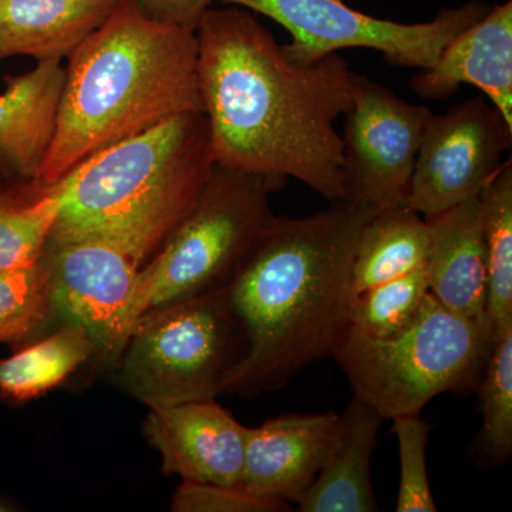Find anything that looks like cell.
Listing matches in <instances>:
<instances>
[{
    "mask_svg": "<svg viewBox=\"0 0 512 512\" xmlns=\"http://www.w3.org/2000/svg\"><path fill=\"white\" fill-rule=\"evenodd\" d=\"M195 35L215 164L261 175L274 188L293 177L330 202L345 201L335 123L352 107L348 62L338 53L293 62L239 6L208 9Z\"/></svg>",
    "mask_w": 512,
    "mask_h": 512,
    "instance_id": "6da1fadb",
    "label": "cell"
},
{
    "mask_svg": "<svg viewBox=\"0 0 512 512\" xmlns=\"http://www.w3.org/2000/svg\"><path fill=\"white\" fill-rule=\"evenodd\" d=\"M60 184L0 178V271L35 265L59 215Z\"/></svg>",
    "mask_w": 512,
    "mask_h": 512,
    "instance_id": "ffe728a7",
    "label": "cell"
},
{
    "mask_svg": "<svg viewBox=\"0 0 512 512\" xmlns=\"http://www.w3.org/2000/svg\"><path fill=\"white\" fill-rule=\"evenodd\" d=\"M93 355V342L86 330L67 322L53 335L0 359V396L12 403L37 399Z\"/></svg>",
    "mask_w": 512,
    "mask_h": 512,
    "instance_id": "44dd1931",
    "label": "cell"
},
{
    "mask_svg": "<svg viewBox=\"0 0 512 512\" xmlns=\"http://www.w3.org/2000/svg\"><path fill=\"white\" fill-rule=\"evenodd\" d=\"M426 220L430 249L424 271L431 295L458 315L488 319L487 261L478 197Z\"/></svg>",
    "mask_w": 512,
    "mask_h": 512,
    "instance_id": "2e32d148",
    "label": "cell"
},
{
    "mask_svg": "<svg viewBox=\"0 0 512 512\" xmlns=\"http://www.w3.org/2000/svg\"><path fill=\"white\" fill-rule=\"evenodd\" d=\"M119 0H0V62H62L99 29Z\"/></svg>",
    "mask_w": 512,
    "mask_h": 512,
    "instance_id": "ac0fdd59",
    "label": "cell"
},
{
    "mask_svg": "<svg viewBox=\"0 0 512 512\" xmlns=\"http://www.w3.org/2000/svg\"><path fill=\"white\" fill-rule=\"evenodd\" d=\"M430 228L407 205L380 208L366 222L352 266V295L424 268Z\"/></svg>",
    "mask_w": 512,
    "mask_h": 512,
    "instance_id": "d6986e66",
    "label": "cell"
},
{
    "mask_svg": "<svg viewBox=\"0 0 512 512\" xmlns=\"http://www.w3.org/2000/svg\"><path fill=\"white\" fill-rule=\"evenodd\" d=\"M424 268L353 296L348 329L367 339H386L402 332L419 315L429 295Z\"/></svg>",
    "mask_w": 512,
    "mask_h": 512,
    "instance_id": "cb8c5ba5",
    "label": "cell"
},
{
    "mask_svg": "<svg viewBox=\"0 0 512 512\" xmlns=\"http://www.w3.org/2000/svg\"><path fill=\"white\" fill-rule=\"evenodd\" d=\"M494 339L490 319L458 315L429 292L402 332L367 339L346 329L332 356L355 397L392 420L420 414L439 394L480 382Z\"/></svg>",
    "mask_w": 512,
    "mask_h": 512,
    "instance_id": "5b68a950",
    "label": "cell"
},
{
    "mask_svg": "<svg viewBox=\"0 0 512 512\" xmlns=\"http://www.w3.org/2000/svg\"><path fill=\"white\" fill-rule=\"evenodd\" d=\"M171 510L175 512H284L285 501L258 497L242 487L183 481L175 490Z\"/></svg>",
    "mask_w": 512,
    "mask_h": 512,
    "instance_id": "4316f807",
    "label": "cell"
},
{
    "mask_svg": "<svg viewBox=\"0 0 512 512\" xmlns=\"http://www.w3.org/2000/svg\"><path fill=\"white\" fill-rule=\"evenodd\" d=\"M43 259L56 312L86 330L94 355L120 359L134 329L131 302L143 265L96 238L49 239Z\"/></svg>",
    "mask_w": 512,
    "mask_h": 512,
    "instance_id": "8fae6325",
    "label": "cell"
},
{
    "mask_svg": "<svg viewBox=\"0 0 512 512\" xmlns=\"http://www.w3.org/2000/svg\"><path fill=\"white\" fill-rule=\"evenodd\" d=\"M272 190L261 175L215 164L183 220L138 272L134 328L151 309L227 285L274 217Z\"/></svg>",
    "mask_w": 512,
    "mask_h": 512,
    "instance_id": "8992f818",
    "label": "cell"
},
{
    "mask_svg": "<svg viewBox=\"0 0 512 512\" xmlns=\"http://www.w3.org/2000/svg\"><path fill=\"white\" fill-rule=\"evenodd\" d=\"M481 453L488 463L505 464L512 454V328L494 339L481 377Z\"/></svg>",
    "mask_w": 512,
    "mask_h": 512,
    "instance_id": "d4e9b609",
    "label": "cell"
},
{
    "mask_svg": "<svg viewBox=\"0 0 512 512\" xmlns=\"http://www.w3.org/2000/svg\"><path fill=\"white\" fill-rule=\"evenodd\" d=\"M66 77L62 62H37L35 69L6 76L0 93V178L39 180L55 137Z\"/></svg>",
    "mask_w": 512,
    "mask_h": 512,
    "instance_id": "9a60e30c",
    "label": "cell"
},
{
    "mask_svg": "<svg viewBox=\"0 0 512 512\" xmlns=\"http://www.w3.org/2000/svg\"><path fill=\"white\" fill-rule=\"evenodd\" d=\"M383 417L353 396L318 476L299 498L301 512L379 511L372 484V456Z\"/></svg>",
    "mask_w": 512,
    "mask_h": 512,
    "instance_id": "e0dca14e",
    "label": "cell"
},
{
    "mask_svg": "<svg viewBox=\"0 0 512 512\" xmlns=\"http://www.w3.org/2000/svg\"><path fill=\"white\" fill-rule=\"evenodd\" d=\"M144 434L160 453L165 474L241 487L247 427L215 399L150 409Z\"/></svg>",
    "mask_w": 512,
    "mask_h": 512,
    "instance_id": "7c38bea8",
    "label": "cell"
},
{
    "mask_svg": "<svg viewBox=\"0 0 512 512\" xmlns=\"http://www.w3.org/2000/svg\"><path fill=\"white\" fill-rule=\"evenodd\" d=\"M67 60L55 137L39 175L47 184L164 121L204 113L194 30L150 19L131 0H119Z\"/></svg>",
    "mask_w": 512,
    "mask_h": 512,
    "instance_id": "3957f363",
    "label": "cell"
},
{
    "mask_svg": "<svg viewBox=\"0 0 512 512\" xmlns=\"http://www.w3.org/2000/svg\"><path fill=\"white\" fill-rule=\"evenodd\" d=\"M238 349L224 285L144 313L120 357L121 386L150 409L215 399Z\"/></svg>",
    "mask_w": 512,
    "mask_h": 512,
    "instance_id": "52a82bcc",
    "label": "cell"
},
{
    "mask_svg": "<svg viewBox=\"0 0 512 512\" xmlns=\"http://www.w3.org/2000/svg\"><path fill=\"white\" fill-rule=\"evenodd\" d=\"M511 144L512 128L487 97L433 114L404 205L430 218L477 198L500 170Z\"/></svg>",
    "mask_w": 512,
    "mask_h": 512,
    "instance_id": "30bf717a",
    "label": "cell"
},
{
    "mask_svg": "<svg viewBox=\"0 0 512 512\" xmlns=\"http://www.w3.org/2000/svg\"><path fill=\"white\" fill-rule=\"evenodd\" d=\"M274 20L292 35L282 46L289 59L311 64L345 49H372L393 66L430 69L458 33L483 18L491 5L471 0L443 9L424 23L379 19L345 0H220Z\"/></svg>",
    "mask_w": 512,
    "mask_h": 512,
    "instance_id": "ba28073f",
    "label": "cell"
},
{
    "mask_svg": "<svg viewBox=\"0 0 512 512\" xmlns=\"http://www.w3.org/2000/svg\"><path fill=\"white\" fill-rule=\"evenodd\" d=\"M461 84L483 92L512 128V2L491 6L473 25L450 40L430 69L410 86L423 99L453 96Z\"/></svg>",
    "mask_w": 512,
    "mask_h": 512,
    "instance_id": "5bb4252c",
    "label": "cell"
},
{
    "mask_svg": "<svg viewBox=\"0 0 512 512\" xmlns=\"http://www.w3.org/2000/svg\"><path fill=\"white\" fill-rule=\"evenodd\" d=\"M501 165L478 195L487 261V315L498 338L512 328V167Z\"/></svg>",
    "mask_w": 512,
    "mask_h": 512,
    "instance_id": "7402d4cb",
    "label": "cell"
},
{
    "mask_svg": "<svg viewBox=\"0 0 512 512\" xmlns=\"http://www.w3.org/2000/svg\"><path fill=\"white\" fill-rule=\"evenodd\" d=\"M144 15L158 22L194 30L214 0H131Z\"/></svg>",
    "mask_w": 512,
    "mask_h": 512,
    "instance_id": "83f0119b",
    "label": "cell"
},
{
    "mask_svg": "<svg viewBox=\"0 0 512 512\" xmlns=\"http://www.w3.org/2000/svg\"><path fill=\"white\" fill-rule=\"evenodd\" d=\"M10 510H12V508H9L8 505H6L5 503H2V501H0V512L10 511Z\"/></svg>",
    "mask_w": 512,
    "mask_h": 512,
    "instance_id": "f1b7e54d",
    "label": "cell"
},
{
    "mask_svg": "<svg viewBox=\"0 0 512 512\" xmlns=\"http://www.w3.org/2000/svg\"><path fill=\"white\" fill-rule=\"evenodd\" d=\"M56 312L45 259L29 268L0 271V343L26 345Z\"/></svg>",
    "mask_w": 512,
    "mask_h": 512,
    "instance_id": "603a6c76",
    "label": "cell"
},
{
    "mask_svg": "<svg viewBox=\"0 0 512 512\" xmlns=\"http://www.w3.org/2000/svg\"><path fill=\"white\" fill-rule=\"evenodd\" d=\"M214 165L204 113L164 121L59 181L62 204L49 239H101L143 265L183 220Z\"/></svg>",
    "mask_w": 512,
    "mask_h": 512,
    "instance_id": "277c9868",
    "label": "cell"
},
{
    "mask_svg": "<svg viewBox=\"0 0 512 512\" xmlns=\"http://www.w3.org/2000/svg\"><path fill=\"white\" fill-rule=\"evenodd\" d=\"M340 414H285L247 427L241 487L258 497L298 503L335 443Z\"/></svg>",
    "mask_w": 512,
    "mask_h": 512,
    "instance_id": "4fadbf2b",
    "label": "cell"
},
{
    "mask_svg": "<svg viewBox=\"0 0 512 512\" xmlns=\"http://www.w3.org/2000/svg\"><path fill=\"white\" fill-rule=\"evenodd\" d=\"M376 211L338 201L311 217H272L225 285L239 349L220 394L271 392L332 356L349 326L357 242Z\"/></svg>",
    "mask_w": 512,
    "mask_h": 512,
    "instance_id": "7a4b0ae2",
    "label": "cell"
},
{
    "mask_svg": "<svg viewBox=\"0 0 512 512\" xmlns=\"http://www.w3.org/2000/svg\"><path fill=\"white\" fill-rule=\"evenodd\" d=\"M343 128L345 201L380 208L404 204L433 113L355 73Z\"/></svg>",
    "mask_w": 512,
    "mask_h": 512,
    "instance_id": "9c48e42d",
    "label": "cell"
},
{
    "mask_svg": "<svg viewBox=\"0 0 512 512\" xmlns=\"http://www.w3.org/2000/svg\"><path fill=\"white\" fill-rule=\"evenodd\" d=\"M393 431L399 443L400 485L397 512L437 511L427 473V444L431 426L420 414L394 417Z\"/></svg>",
    "mask_w": 512,
    "mask_h": 512,
    "instance_id": "484cf974",
    "label": "cell"
}]
</instances>
